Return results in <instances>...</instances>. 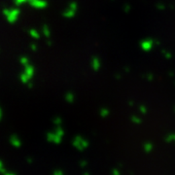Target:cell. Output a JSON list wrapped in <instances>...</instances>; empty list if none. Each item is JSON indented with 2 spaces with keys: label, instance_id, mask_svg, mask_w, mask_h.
<instances>
[{
  "label": "cell",
  "instance_id": "6da1fadb",
  "mask_svg": "<svg viewBox=\"0 0 175 175\" xmlns=\"http://www.w3.org/2000/svg\"><path fill=\"white\" fill-rule=\"evenodd\" d=\"M73 144H74L75 147H76L77 149H79L80 151L84 150V149H86L88 146H89V142H88L87 140H85V139H83L82 137H80V136H77L76 138H75Z\"/></svg>",
  "mask_w": 175,
  "mask_h": 175
},
{
  "label": "cell",
  "instance_id": "7a4b0ae2",
  "mask_svg": "<svg viewBox=\"0 0 175 175\" xmlns=\"http://www.w3.org/2000/svg\"><path fill=\"white\" fill-rule=\"evenodd\" d=\"M156 44V42L154 41L152 39H146V40H143V41H141L140 43V47L141 49L143 50V51L145 52H149L151 51V50L153 49L154 45Z\"/></svg>",
  "mask_w": 175,
  "mask_h": 175
},
{
  "label": "cell",
  "instance_id": "3957f363",
  "mask_svg": "<svg viewBox=\"0 0 175 175\" xmlns=\"http://www.w3.org/2000/svg\"><path fill=\"white\" fill-rule=\"evenodd\" d=\"M101 67V62H100V60L96 56L91 58V68L94 70V71H98Z\"/></svg>",
  "mask_w": 175,
  "mask_h": 175
},
{
  "label": "cell",
  "instance_id": "277c9868",
  "mask_svg": "<svg viewBox=\"0 0 175 175\" xmlns=\"http://www.w3.org/2000/svg\"><path fill=\"white\" fill-rule=\"evenodd\" d=\"M109 114H110V110L106 107H102L100 110H99V115H100L102 118H106L107 116H109Z\"/></svg>",
  "mask_w": 175,
  "mask_h": 175
},
{
  "label": "cell",
  "instance_id": "5b68a950",
  "mask_svg": "<svg viewBox=\"0 0 175 175\" xmlns=\"http://www.w3.org/2000/svg\"><path fill=\"white\" fill-rule=\"evenodd\" d=\"M143 149H144V151H145V153H150V152H152V150L154 149V145L150 142H146L143 145Z\"/></svg>",
  "mask_w": 175,
  "mask_h": 175
},
{
  "label": "cell",
  "instance_id": "8992f818",
  "mask_svg": "<svg viewBox=\"0 0 175 175\" xmlns=\"http://www.w3.org/2000/svg\"><path fill=\"white\" fill-rule=\"evenodd\" d=\"M165 142L166 143H170V142H175V133L172 134H168L166 137H165Z\"/></svg>",
  "mask_w": 175,
  "mask_h": 175
},
{
  "label": "cell",
  "instance_id": "52a82bcc",
  "mask_svg": "<svg viewBox=\"0 0 175 175\" xmlns=\"http://www.w3.org/2000/svg\"><path fill=\"white\" fill-rule=\"evenodd\" d=\"M131 121L133 124H136V125H139L142 123V120L140 119L139 117H137V116H131Z\"/></svg>",
  "mask_w": 175,
  "mask_h": 175
},
{
  "label": "cell",
  "instance_id": "ba28073f",
  "mask_svg": "<svg viewBox=\"0 0 175 175\" xmlns=\"http://www.w3.org/2000/svg\"><path fill=\"white\" fill-rule=\"evenodd\" d=\"M139 111H140L142 114H147L148 112V108L145 105H140L139 106Z\"/></svg>",
  "mask_w": 175,
  "mask_h": 175
},
{
  "label": "cell",
  "instance_id": "9c48e42d",
  "mask_svg": "<svg viewBox=\"0 0 175 175\" xmlns=\"http://www.w3.org/2000/svg\"><path fill=\"white\" fill-rule=\"evenodd\" d=\"M162 54H164V56L167 58V60H169V58H172L171 53H168V52H167V51H162Z\"/></svg>",
  "mask_w": 175,
  "mask_h": 175
},
{
  "label": "cell",
  "instance_id": "30bf717a",
  "mask_svg": "<svg viewBox=\"0 0 175 175\" xmlns=\"http://www.w3.org/2000/svg\"><path fill=\"white\" fill-rule=\"evenodd\" d=\"M131 7L129 4H126V5L124 6V11L126 12V13H129V12H131Z\"/></svg>",
  "mask_w": 175,
  "mask_h": 175
},
{
  "label": "cell",
  "instance_id": "8fae6325",
  "mask_svg": "<svg viewBox=\"0 0 175 175\" xmlns=\"http://www.w3.org/2000/svg\"><path fill=\"white\" fill-rule=\"evenodd\" d=\"M66 98H67V100L69 101V102H72L73 99H74V96H73L72 93H68L67 95H66Z\"/></svg>",
  "mask_w": 175,
  "mask_h": 175
},
{
  "label": "cell",
  "instance_id": "7c38bea8",
  "mask_svg": "<svg viewBox=\"0 0 175 175\" xmlns=\"http://www.w3.org/2000/svg\"><path fill=\"white\" fill-rule=\"evenodd\" d=\"M146 78H147V80H149V81H153V80H154V75L152 74V73H149V74L146 75Z\"/></svg>",
  "mask_w": 175,
  "mask_h": 175
},
{
  "label": "cell",
  "instance_id": "4fadbf2b",
  "mask_svg": "<svg viewBox=\"0 0 175 175\" xmlns=\"http://www.w3.org/2000/svg\"><path fill=\"white\" fill-rule=\"evenodd\" d=\"M157 8L159 9V10H164V4L160 3V4H158V5H157Z\"/></svg>",
  "mask_w": 175,
  "mask_h": 175
},
{
  "label": "cell",
  "instance_id": "5bb4252c",
  "mask_svg": "<svg viewBox=\"0 0 175 175\" xmlns=\"http://www.w3.org/2000/svg\"><path fill=\"white\" fill-rule=\"evenodd\" d=\"M113 174H120V171L118 169L115 168L114 170H113Z\"/></svg>",
  "mask_w": 175,
  "mask_h": 175
},
{
  "label": "cell",
  "instance_id": "9a60e30c",
  "mask_svg": "<svg viewBox=\"0 0 175 175\" xmlns=\"http://www.w3.org/2000/svg\"><path fill=\"white\" fill-rule=\"evenodd\" d=\"M129 106H133L134 102H133V101H129Z\"/></svg>",
  "mask_w": 175,
  "mask_h": 175
}]
</instances>
